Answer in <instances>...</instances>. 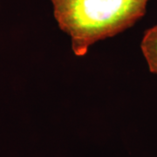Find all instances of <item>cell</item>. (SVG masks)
I'll use <instances>...</instances> for the list:
<instances>
[{
  "label": "cell",
  "mask_w": 157,
  "mask_h": 157,
  "mask_svg": "<svg viewBox=\"0 0 157 157\" xmlns=\"http://www.w3.org/2000/svg\"><path fill=\"white\" fill-rule=\"evenodd\" d=\"M59 28L71 39L76 56L90 46L133 26L145 15L149 0H50Z\"/></svg>",
  "instance_id": "6da1fadb"
},
{
  "label": "cell",
  "mask_w": 157,
  "mask_h": 157,
  "mask_svg": "<svg viewBox=\"0 0 157 157\" xmlns=\"http://www.w3.org/2000/svg\"><path fill=\"white\" fill-rule=\"evenodd\" d=\"M140 48L150 72L157 74V24L147 30L141 40Z\"/></svg>",
  "instance_id": "7a4b0ae2"
}]
</instances>
